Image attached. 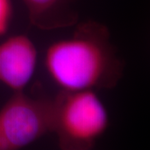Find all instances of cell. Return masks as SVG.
I'll use <instances>...</instances> for the list:
<instances>
[{"label": "cell", "instance_id": "cell-6", "mask_svg": "<svg viewBox=\"0 0 150 150\" xmlns=\"http://www.w3.org/2000/svg\"><path fill=\"white\" fill-rule=\"evenodd\" d=\"M13 16L11 0H0V36L5 34L10 26Z\"/></svg>", "mask_w": 150, "mask_h": 150}, {"label": "cell", "instance_id": "cell-2", "mask_svg": "<svg viewBox=\"0 0 150 150\" xmlns=\"http://www.w3.org/2000/svg\"><path fill=\"white\" fill-rule=\"evenodd\" d=\"M54 100L53 132L61 150H90L105 133L109 118L93 90L61 91Z\"/></svg>", "mask_w": 150, "mask_h": 150}, {"label": "cell", "instance_id": "cell-4", "mask_svg": "<svg viewBox=\"0 0 150 150\" xmlns=\"http://www.w3.org/2000/svg\"><path fill=\"white\" fill-rule=\"evenodd\" d=\"M38 51L24 34H16L0 43V83L13 90L23 92L34 76Z\"/></svg>", "mask_w": 150, "mask_h": 150}, {"label": "cell", "instance_id": "cell-3", "mask_svg": "<svg viewBox=\"0 0 150 150\" xmlns=\"http://www.w3.org/2000/svg\"><path fill=\"white\" fill-rule=\"evenodd\" d=\"M54 100L14 93L0 109V150H21L53 132Z\"/></svg>", "mask_w": 150, "mask_h": 150}, {"label": "cell", "instance_id": "cell-5", "mask_svg": "<svg viewBox=\"0 0 150 150\" xmlns=\"http://www.w3.org/2000/svg\"><path fill=\"white\" fill-rule=\"evenodd\" d=\"M27 8L31 23L38 28H55L54 13L62 0H22Z\"/></svg>", "mask_w": 150, "mask_h": 150}, {"label": "cell", "instance_id": "cell-1", "mask_svg": "<svg viewBox=\"0 0 150 150\" xmlns=\"http://www.w3.org/2000/svg\"><path fill=\"white\" fill-rule=\"evenodd\" d=\"M44 66L51 79L65 92L112 88L122 71L107 28L97 23H83L72 36L49 45Z\"/></svg>", "mask_w": 150, "mask_h": 150}]
</instances>
